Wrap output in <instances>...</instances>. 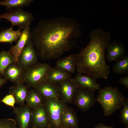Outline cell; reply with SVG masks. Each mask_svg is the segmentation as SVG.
Listing matches in <instances>:
<instances>
[{
	"instance_id": "obj_31",
	"label": "cell",
	"mask_w": 128,
	"mask_h": 128,
	"mask_svg": "<svg viewBox=\"0 0 128 128\" xmlns=\"http://www.w3.org/2000/svg\"><path fill=\"white\" fill-rule=\"evenodd\" d=\"M7 81L5 78L2 77L0 75V88L6 84Z\"/></svg>"
},
{
	"instance_id": "obj_18",
	"label": "cell",
	"mask_w": 128,
	"mask_h": 128,
	"mask_svg": "<svg viewBox=\"0 0 128 128\" xmlns=\"http://www.w3.org/2000/svg\"><path fill=\"white\" fill-rule=\"evenodd\" d=\"M61 128H78L79 121L73 109L68 106L64 112L60 120Z\"/></svg>"
},
{
	"instance_id": "obj_26",
	"label": "cell",
	"mask_w": 128,
	"mask_h": 128,
	"mask_svg": "<svg viewBox=\"0 0 128 128\" xmlns=\"http://www.w3.org/2000/svg\"><path fill=\"white\" fill-rule=\"evenodd\" d=\"M120 110V118L121 122L128 128V99H125Z\"/></svg>"
},
{
	"instance_id": "obj_20",
	"label": "cell",
	"mask_w": 128,
	"mask_h": 128,
	"mask_svg": "<svg viewBox=\"0 0 128 128\" xmlns=\"http://www.w3.org/2000/svg\"><path fill=\"white\" fill-rule=\"evenodd\" d=\"M45 100L34 89L29 90L25 100L26 104L32 109L44 104Z\"/></svg>"
},
{
	"instance_id": "obj_13",
	"label": "cell",
	"mask_w": 128,
	"mask_h": 128,
	"mask_svg": "<svg viewBox=\"0 0 128 128\" xmlns=\"http://www.w3.org/2000/svg\"><path fill=\"white\" fill-rule=\"evenodd\" d=\"M51 125L44 104L32 110L31 128H47Z\"/></svg>"
},
{
	"instance_id": "obj_23",
	"label": "cell",
	"mask_w": 128,
	"mask_h": 128,
	"mask_svg": "<svg viewBox=\"0 0 128 128\" xmlns=\"http://www.w3.org/2000/svg\"><path fill=\"white\" fill-rule=\"evenodd\" d=\"M33 0H4L0 1V5L6 7V9L10 10L16 8H22L28 6Z\"/></svg>"
},
{
	"instance_id": "obj_16",
	"label": "cell",
	"mask_w": 128,
	"mask_h": 128,
	"mask_svg": "<svg viewBox=\"0 0 128 128\" xmlns=\"http://www.w3.org/2000/svg\"><path fill=\"white\" fill-rule=\"evenodd\" d=\"M23 70L17 62H14L5 69L2 76L13 83H20Z\"/></svg>"
},
{
	"instance_id": "obj_22",
	"label": "cell",
	"mask_w": 128,
	"mask_h": 128,
	"mask_svg": "<svg viewBox=\"0 0 128 128\" xmlns=\"http://www.w3.org/2000/svg\"><path fill=\"white\" fill-rule=\"evenodd\" d=\"M22 32L20 29L16 31L13 27L4 30L0 32V42H7L12 44L18 39Z\"/></svg>"
},
{
	"instance_id": "obj_27",
	"label": "cell",
	"mask_w": 128,
	"mask_h": 128,
	"mask_svg": "<svg viewBox=\"0 0 128 128\" xmlns=\"http://www.w3.org/2000/svg\"><path fill=\"white\" fill-rule=\"evenodd\" d=\"M0 128H18L14 119L11 118L0 119Z\"/></svg>"
},
{
	"instance_id": "obj_17",
	"label": "cell",
	"mask_w": 128,
	"mask_h": 128,
	"mask_svg": "<svg viewBox=\"0 0 128 128\" xmlns=\"http://www.w3.org/2000/svg\"><path fill=\"white\" fill-rule=\"evenodd\" d=\"M30 88V87L23 83H15L10 87L9 93L12 95L14 97L16 104L21 105L24 104Z\"/></svg>"
},
{
	"instance_id": "obj_25",
	"label": "cell",
	"mask_w": 128,
	"mask_h": 128,
	"mask_svg": "<svg viewBox=\"0 0 128 128\" xmlns=\"http://www.w3.org/2000/svg\"><path fill=\"white\" fill-rule=\"evenodd\" d=\"M11 55L8 51L3 50L0 52V75H2L5 69L14 62Z\"/></svg>"
},
{
	"instance_id": "obj_7",
	"label": "cell",
	"mask_w": 128,
	"mask_h": 128,
	"mask_svg": "<svg viewBox=\"0 0 128 128\" xmlns=\"http://www.w3.org/2000/svg\"><path fill=\"white\" fill-rule=\"evenodd\" d=\"M96 101L94 91L78 88L73 102L82 110L86 111L95 105Z\"/></svg>"
},
{
	"instance_id": "obj_2",
	"label": "cell",
	"mask_w": 128,
	"mask_h": 128,
	"mask_svg": "<svg viewBox=\"0 0 128 128\" xmlns=\"http://www.w3.org/2000/svg\"><path fill=\"white\" fill-rule=\"evenodd\" d=\"M90 41L78 53L73 54L78 73L91 76L96 79H107L110 73L105 56L106 48L110 42V33L97 28L91 30Z\"/></svg>"
},
{
	"instance_id": "obj_21",
	"label": "cell",
	"mask_w": 128,
	"mask_h": 128,
	"mask_svg": "<svg viewBox=\"0 0 128 128\" xmlns=\"http://www.w3.org/2000/svg\"><path fill=\"white\" fill-rule=\"evenodd\" d=\"M76 63L73 54L59 59L56 63L55 67L71 73L75 71Z\"/></svg>"
},
{
	"instance_id": "obj_14",
	"label": "cell",
	"mask_w": 128,
	"mask_h": 128,
	"mask_svg": "<svg viewBox=\"0 0 128 128\" xmlns=\"http://www.w3.org/2000/svg\"><path fill=\"white\" fill-rule=\"evenodd\" d=\"M30 27L23 30L16 44L8 51L13 57L14 62L17 63L18 56L25 46L31 39Z\"/></svg>"
},
{
	"instance_id": "obj_4",
	"label": "cell",
	"mask_w": 128,
	"mask_h": 128,
	"mask_svg": "<svg viewBox=\"0 0 128 128\" xmlns=\"http://www.w3.org/2000/svg\"><path fill=\"white\" fill-rule=\"evenodd\" d=\"M51 67L48 64L38 63L24 69L20 83H25L30 87H33L46 79L47 73Z\"/></svg>"
},
{
	"instance_id": "obj_12",
	"label": "cell",
	"mask_w": 128,
	"mask_h": 128,
	"mask_svg": "<svg viewBox=\"0 0 128 128\" xmlns=\"http://www.w3.org/2000/svg\"><path fill=\"white\" fill-rule=\"evenodd\" d=\"M126 52L123 43L116 40L110 42L105 50L106 60L109 62H116L125 55Z\"/></svg>"
},
{
	"instance_id": "obj_24",
	"label": "cell",
	"mask_w": 128,
	"mask_h": 128,
	"mask_svg": "<svg viewBox=\"0 0 128 128\" xmlns=\"http://www.w3.org/2000/svg\"><path fill=\"white\" fill-rule=\"evenodd\" d=\"M113 72L118 74H128V56L125 55L116 61L113 68Z\"/></svg>"
},
{
	"instance_id": "obj_32",
	"label": "cell",
	"mask_w": 128,
	"mask_h": 128,
	"mask_svg": "<svg viewBox=\"0 0 128 128\" xmlns=\"http://www.w3.org/2000/svg\"><path fill=\"white\" fill-rule=\"evenodd\" d=\"M47 128H53L52 127L51 125Z\"/></svg>"
},
{
	"instance_id": "obj_11",
	"label": "cell",
	"mask_w": 128,
	"mask_h": 128,
	"mask_svg": "<svg viewBox=\"0 0 128 128\" xmlns=\"http://www.w3.org/2000/svg\"><path fill=\"white\" fill-rule=\"evenodd\" d=\"M32 87L45 100L51 98L59 99L57 84L46 79Z\"/></svg>"
},
{
	"instance_id": "obj_10",
	"label": "cell",
	"mask_w": 128,
	"mask_h": 128,
	"mask_svg": "<svg viewBox=\"0 0 128 128\" xmlns=\"http://www.w3.org/2000/svg\"><path fill=\"white\" fill-rule=\"evenodd\" d=\"M32 109L26 104L13 109L14 119L18 128H31Z\"/></svg>"
},
{
	"instance_id": "obj_34",
	"label": "cell",
	"mask_w": 128,
	"mask_h": 128,
	"mask_svg": "<svg viewBox=\"0 0 128 128\" xmlns=\"http://www.w3.org/2000/svg\"></svg>"
},
{
	"instance_id": "obj_8",
	"label": "cell",
	"mask_w": 128,
	"mask_h": 128,
	"mask_svg": "<svg viewBox=\"0 0 128 128\" xmlns=\"http://www.w3.org/2000/svg\"><path fill=\"white\" fill-rule=\"evenodd\" d=\"M38 55L31 39L20 52L17 63L24 69L38 63Z\"/></svg>"
},
{
	"instance_id": "obj_6",
	"label": "cell",
	"mask_w": 128,
	"mask_h": 128,
	"mask_svg": "<svg viewBox=\"0 0 128 128\" xmlns=\"http://www.w3.org/2000/svg\"><path fill=\"white\" fill-rule=\"evenodd\" d=\"M5 19L11 22L12 27L16 26L23 30L29 27L34 17L30 13L22 8L12 9L0 15V19Z\"/></svg>"
},
{
	"instance_id": "obj_5",
	"label": "cell",
	"mask_w": 128,
	"mask_h": 128,
	"mask_svg": "<svg viewBox=\"0 0 128 128\" xmlns=\"http://www.w3.org/2000/svg\"><path fill=\"white\" fill-rule=\"evenodd\" d=\"M44 105L51 125L53 128H61V119L67 107L66 104L59 99L51 98L46 100Z\"/></svg>"
},
{
	"instance_id": "obj_28",
	"label": "cell",
	"mask_w": 128,
	"mask_h": 128,
	"mask_svg": "<svg viewBox=\"0 0 128 128\" xmlns=\"http://www.w3.org/2000/svg\"><path fill=\"white\" fill-rule=\"evenodd\" d=\"M0 102H2L5 105L12 107L15 109V105L16 104L14 96L9 94L5 96L0 101Z\"/></svg>"
},
{
	"instance_id": "obj_29",
	"label": "cell",
	"mask_w": 128,
	"mask_h": 128,
	"mask_svg": "<svg viewBox=\"0 0 128 128\" xmlns=\"http://www.w3.org/2000/svg\"><path fill=\"white\" fill-rule=\"evenodd\" d=\"M119 83L123 85L127 89H128V74L120 78L118 81Z\"/></svg>"
},
{
	"instance_id": "obj_1",
	"label": "cell",
	"mask_w": 128,
	"mask_h": 128,
	"mask_svg": "<svg viewBox=\"0 0 128 128\" xmlns=\"http://www.w3.org/2000/svg\"><path fill=\"white\" fill-rule=\"evenodd\" d=\"M82 34L77 21L63 16L41 20L31 31V37L38 56L47 60L77 46Z\"/></svg>"
},
{
	"instance_id": "obj_33",
	"label": "cell",
	"mask_w": 128,
	"mask_h": 128,
	"mask_svg": "<svg viewBox=\"0 0 128 128\" xmlns=\"http://www.w3.org/2000/svg\"></svg>"
},
{
	"instance_id": "obj_3",
	"label": "cell",
	"mask_w": 128,
	"mask_h": 128,
	"mask_svg": "<svg viewBox=\"0 0 128 128\" xmlns=\"http://www.w3.org/2000/svg\"><path fill=\"white\" fill-rule=\"evenodd\" d=\"M99 90L96 101L102 107L104 116L111 115L121 108L124 96L117 87L107 86Z\"/></svg>"
},
{
	"instance_id": "obj_30",
	"label": "cell",
	"mask_w": 128,
	"mask_h": 128,
	"mask_svg": "<svg viewBox=\"0 0 128 128\" xmlns=\"http://www.w3.org/2000/svg\"><path fill=\"white\" fill-rule=\"evenodd\" d=\"M94 128H114L112 126H108L100 123L96 125Z\"/></svg>"
},
{
	"instance_id": "obj_15",
	"label": "cell",
	"mask_w": 128,
	"mask_h": 128,
	"mask_svg": "<svg viewBox=\"0 0 128 128\" xmlns=\"http://www.w3.org/2000/svg\"><path fill=\"white\" fill-rule=\"evenodd\" d=\"M72 79L78 88L86 89L94 91L100 89V86L93 77L78 73Z\"/></svg>"
},
{
	"instance_id": "obj_19",
	"label": "cell",
	"mask_w": 128,
	"mask_h": 128,
	"mask_svg": "<svg viewBox=\"0 0 128 128\" xmlns=\"http://www.w3.org/2000/svg\"><path fill=\"white\" fill-rule=\"evenodd\" d=\"M72 78L71 73L56 67L51 68L47 73L46 79L57 84L64 80Z\"/></svg>"
},
{
	"instance_id": "obj_9",
	"label": "cell",
	"mask_w": 128,
	"mask_h": 128,
	"mask_svg": "<svg viewBox=\"0 0 128 128\" xmlns=\"http://www.w3.org/2000/svg\"><path fill=\"white\" fill-rule=\"evenodd\" d=\"M57 84L59 99L66 104L73 102L78 88L72 78L63 81Z\"/></svg>"
}]
</instances>
